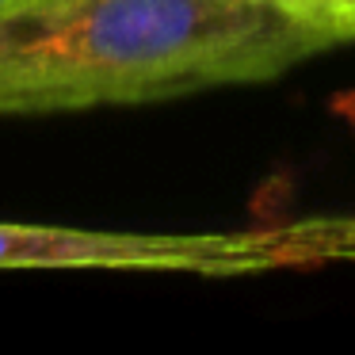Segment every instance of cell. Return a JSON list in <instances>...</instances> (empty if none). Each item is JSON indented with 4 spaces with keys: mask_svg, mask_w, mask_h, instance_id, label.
I'll use <instances>...</instances> for the list:
<instances>
[{
    "mask_svg": "<svg viewBox=\"0 0 355 355\" xmlns=\"http://www.w3.org/2000/svg\"><path fill=\"white\" fill-rule=\"evenodd\" d=\"M321 50L260 0H0V119L263 85Z\"/></svg>",
    "mask_w": 355,
    "mask_h": 355,
    "instance_id": "6da1fadb",
    "label": "cell"
},
{
    "mask_svg": "<svg viewBox=\"0 0 355 355\" xmlns=\"http://www.w3.org/2000/svg\"><path fill=\"white\" fill-rule=\"evenodd\" d=\"M347 260H355V218H352V248H347Z\"/></svg>",
    "mask_w": 355,
    "mask_h": 355,
    "instance_id": "277c9868",
    "label": "cell"
},
{
    "mask_svg": "<svg viewBox=\"0 0 355 355\" xmlns=\"http://www.w3.org/2000/svg\"><path fill=\"white\" fill-rule=\"evenodd\" d=\"M260 4L298 24L302 31L317 35L329 50L340 42H355V0H260Z\"/></svg>",
    "mask_w": 355,
    "mask_h": 355,
    "instance_id": "3957f363",
    "label": "cell"
},
{
    "mask_svg": "<svg viewBox=\"0 0 355 355\" xmlns=\"http://www.w3.org/2000/svg\"><path fill=\"white\" fill-rule=\"evenodd\" d=\"M344 218H306L252 233H119L0 222V271H184L252 275L336 263Z\"/></svg>",
    "mask_w": 355,
    "mask_h": 355,
    "instance_id": "7a4b0ae2",
    "label": "cell"
}]
</instances>
